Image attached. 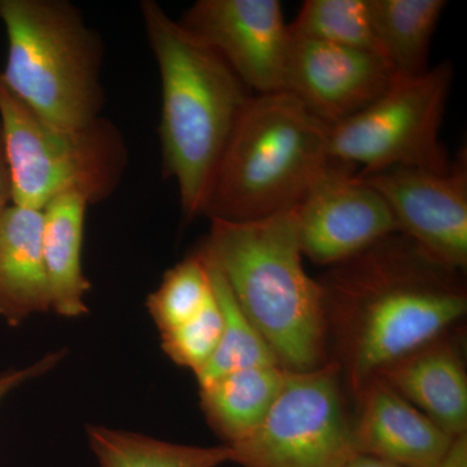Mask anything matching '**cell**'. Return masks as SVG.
I'll return each mask as SVG.
<instances>
[{
  "label": "cell",
  "instance_id": "1",
  "mask_svg": "<svg viewBox=\"0 0 467 467\" xmlns=\"http://www.w3.org/2000/svg\"><path fill=\"white\" fill-rule=\"evenodd\" d=\"M317 282L330 361L352 395L379 368L447 333L467 312L462 272L438 263L400 233L328 267Z\"/></svg>",
  "mask_w": 467,
  "mask_h": 467
},
{
  "label": "cell",
  "instance_id": "9",
  "mask_svg": "<svg viewBox=\"0 0 467 467\" xmlns=\"http://www.w3.org/2000/svg\"><path fill=\"white\" fill-rule=\"evenodd\" d=\"M303 256L335 266L399 234L391 209L356 168L331 160L296 208Z\"/></svg>",
  "mask_w": 467,
  "mask_h": 467
},
{
  "label": "cell",
  "instance_id": "27",
  "mask_svg": "<svg viewBox=\"0 0 467 467\" xmlns=\"http://www.w3.org/2000/svg\"><path fill=\"white\" fill-rule=\"evenodd\" d=\"M343 467H400L383 462V461L371 459V457L355 454Z\"/></svg>",
  "mask_w": 467,
  "mask_h": 467
},
{
  "label": "cell",
  "instance_id": "24",
  "mask_svg": "<svg viewBox=\"0 0 467 467\" xmlns=\"http://www.w3.org/2000/svg\"><path fill=\"white\" fill-rule=\"evenodd\" d=\"M66 352L64 350H57V352H51L46 355L45 358L33 362L29 367L23 368H12V370L5 371L0 374V402L7 398L8 393L16 389L21 384L29 382V380L36 379V378L48 373L57 367L58 362L64 358Z\"/></svg>",
  "mask_w": 467,
  "mask_h": 467
},
{
  "label": "cell",
  "instance_id": "17",
  "mask_svg": "<svg viewBox=\"0 0 467 467\" xmlns=\"http://www.w3.org/2000/svg\"><path fill=\"white\" fill-rule=\"evenodd\" d=\"M287 376L281 365H265L199 384L202 413L223 444H238L259 429Z\"/></svg>",
  "mask_w": 467,
  "mask_h": 467
},
{
  "label": "cell",
  "instance_id": "13",
  "mask_svg": "<svg viewBox=\"0 0 467 467\" xmlns=\"http://www.w3.org/2000/svg\"><path fill=\"white\" fill-rule=\"evenodd\" d=\"M352 420L356 453L400 467H439L454 438L401 398L379 378L371 377L355 393Z\"/></svg>",
  "mask_w": 467,
  "mask_h": 467
},
{
  "label": "cell",
  "instance_id": "16",
  "mask_svg": "<svg viewBox=\"0 0 467 467\" xmlns=\"http://www.w3.org/2000/svg\"><path fill=\"white\" fill-rule=\"evenodd\" d=\"M88 202L78 193L57 196L43 209L42 250L50 287L51 310L66 318L88 313L91 284L82 269Z\"/></svg>",
  "mask_w": 467,
  "mask_h": 467
},
{
  "label": "cell",
  "instance_id": "23",
  "mask_svg": "<svg viewBox=\"0 0 467 467\" xmlns=\"http://www.w3.org/2000/svg\"><path fill=\"white\" fill-rule=\"evenodd\" d=\"M221 333L223 315L213 292L195 317L161 334V347L174 364L189 368L198 377L213 358Z\"/></svg>",
  "mask_w": 467,
  "mask_h": 467
},
{
  "label": "cell",
  "instance_id": "22",
  "mask_svg": "<svg viewBox=\"0 0 467 467\" xmlns=\"http://www.w3.org/2000/svg\"><path fill=\"white\" fill-rule=\"evenodd\" d=\"M212 295L207 263L196 251L165 273L158 290L147 299V309L162 334L195 317Z\"/></svg>",
  "mask_w": 467,
  "mask_h": 467
},
{
  "label": "cell",
  "instance_id": "3",
  "mask_svg": "<svg viewBox=\"0 0 467 467\" xmlns=\"http://www.w3.org/2000/svg\"><path fill=\"white\" fill-rule=\"evenodd\" d=\"M199 252L288 371L330 361L321 288L303 265L295 209L248 223L212 220Z\"/></svg>",
  "mask_w": 467,
  "mask_h": 467
},
{
  "label": "cell",
  "instance_id": "21",
  "mask_svg": "<svg viewBox=\"0 0 467 467\" xmlns=\"http://www.w3.org/2000/svg\"><path fill=\"white\" fill-rule=\"evenodd\" d=\"M288 26L299 38L379 54L368 0H306Z\"/></svg>",
  "mask_w": 467,
  "mask_h": 467
},
{
  "label": "cell",
  "instance_id": "11",
  "mask_svg": "<svg viewBox=\"0 0 467 467\" xmlns=\"http://www.w3.org/2000/svg\"><path fill=\"white\" fill-rule=\"evenodd\" d=\"M180 24L207 43L250 91H285L290 26L278 0H199Z\"/></svg>",
  "mask_w": 467,
  "mask_h": 467
},
{
  "label": "cell",
  "instance_id": "10",
  "mask_svg": "<svg viewBox=\"0 0 467 467\" xmlns=\"http://www.w3.org/2000/svg\"><path fill=\"white\" fill-rule=\"evenodd\" d=\"M466 161L463 150L445 171L400 167L358 173L383 196L402 235L459 272L467 266Z\"/></svg>",
  "mask_w": 467,
  "mask_h": 467
},
{
  "label": "cell",
  "instance_id": "15",
  "mask_svg": "<svg viewBox=\"0 0 467 467\" xmlns=\"http://www.w3.org/2000/svg\"><path fill=\"white\" fill-rule=\"evenodd\" d=\"M42 230V211L9 204L0 214V318L14 327L51 310Z\"/></svg>",
  "mask_w": 467,
  "mask_h": 467
},
{
  "label": "cell",
  "instance_id": "2",
  "mask_svg": "<svg viewBox=\"0 0 467 467\" xmlns=\"http://www.w3.org/2000/svg\"><path fill=\"white\" fill-rule=\"evenodd\" d=\"M144 32L161 79L162 174L175 181L187 221L204 214L214 175L239 115L252 97L216 50L140 3Z\"/></svg>",
  "mask_w": 467,
  "mask_h": 467
},
{
  "label": "cell",
  "instance_id": "26",
  "mask_svg": "<svg viewBox=\"0 0 467 467\" xmlns=\"http://www.w3.org/2000/svg\"><path fill=\"white\" fill-rule=\"evenodd\" d=\"M9 204H12L11 180H9L7 161H5L2 134H0V214Z\"/></svg>",
  "mask_w": 467,
  "mask_h": 467
},
{
  "label": "cell",
  "instance_id": "12",
  "mask_svg": "<svg viewBox=\"0 0 467 467\" xmlns=\"http://www.w3.org/2000/svg\"><path fill=\"white\" fill-rule=\"evenodd\" d=\"M395 73L377 52L291 34L285 91L326 125L342 124L383 97Z\"/></svg>",
  "mask_w": 467,
  "mask_h": 467
},
{
  "label": "cell",
  "instance_id": "25",
  "mask_svg": "<svg viewBox=\"0 0 467 467\" xmlns=\"http://www.w3.org/2000/svg\"><path fill=\"white\" fill-rule=\"evenodd\" d=\"M439 467H467V434L453 439Z\"/></svg>",
  "mask_w": 467,
  "mask_h": 467
},
{
  "label": "cell",
  "instance_id": "5",
  "mask_svg": "<svg viewBox=\"0 0 467 467\" xmlns=\"http://www.w3.org/2000/svg\"><path fill=\"white\" fill-rule=\"evenodd\" d=\"M7 33L5 84L34 112L67 128L101 117L104 45L67 0H0Z\"/></svg>",
  "mask_w": 467,
  "mask_h": 467
},
{
  "label": "cell",
  "instance_id": "18",
  "mask_svg": "<svg viewBox=\"0 0 467 467\" xmlns=\"http://www.w3.org/2000/svg\"><path fill=\"white\" fill-rule=\"evenodd\" d=\"M378 50L396 79L425 75L444 0H368Z\"/></svg>",
  "mask_w": 467,
  "mask_h": 467
},
{
  "label": "cell",
  "instance_id": "6",
  "mask_svg": "<svg viewBox=\"0 0 467 467\" xmlns=\"http://www.w3.org/2000/svg\"><path fill=\"white\" fill-rule=\"evenodd\" d=\"M0 134L11 180L12 204L43 211L64 193L88 204L110 198L130 161L115 122L101 116L81 128L43 119L0 76Z\"/></svg>",
  "mask_w": 467,
  "mask_h": 467
},
{
  "label": "cell",
  "instance_id": "4",
  "mask_svg": "<svg viewBox=\"0 0 467 467\" xmlns=\"http://www.w3.org/2000/svg\"><path fill=\"white\" fill-rule=\"evenodd\" d=\"M328 128L288 92L252 95L227 140L202 216L248 223L296 208L331 161Z\"/></svg>",
  "mask_w": 467,
  "mask_h": 467
},
{
  "label": "cell",
  "instance_id": "19",
  "mask_svg": "<svg viewBox=\"0 0 467 467\" xmlns=\"http://www.w3.org/2000/svg\"><path fill=\"white\" fill-rule=\"evenodd\" d=\"M88 439L100 467H220L232 462V450L174 444L135 432L88 426Z\"/></svg>",
  "mask_w": 467,
  "mask_h": 467
},
{
  "label": "cell",
  "instance_id": "7",
  "mask_svg": "<svg viewBox=\"0 0 467 467\" xmlns=\"http://www.w3.org/2000/svg\"><path fill=\"white\" fill-rule=\"evenodd\" d=\"M453 77L444 61L416 78L398 79L368 109L328 128V156L361 167L358 174L400 167L448 171L453 161L441 131Z\"/></svg>",
  "mask_w": 467,
  "mask_h": 467
},
{
  "label": "cell",
  "instance_id": "8",
  "mask_svg": "<svg viewBox=\"0 0 467 467\" xmlns=\"http://www.w3.org/2000/svg\"><path fill=\"white\" fill-rule=\"evenodd\" d=\"M230 450L241 467L346 465L358 453L339 367L328 361L315 370L288 371L259 429Z\"/></svg>",
  "mask_w": 467,
  "mask_h": 467
},
{
  "label": "cell",
  "instance_id": "14",
  "mask_svg": "<svg viewBox=\"0 0 467 467\" xmlns=\"http://www.w3.org/2000/svg\"><path fill=\"white\" fill-rule=\"evenodd\" d=\"M373 377L410 402L451 438L467 434V374L460 344L444 333Z\"/></svg>",
  "mask_w": 467,
  "mask_h": 467
},
{
  "label": "cell",
  "instance_id": "20",
  "mask_svg": "<svg viewBox=\"0 0 467 467\" xmlns=\"http://www.w3.org/2000/svg\"><path fill=\"white\" fill-rule=\"evenodd\" d=\"M205 263L211 275L214 296L223 315V333L213 358L196 377L198 383L208 382L243 368L279 365L264 337L239 308L216 267L212 266L207 260Z\"/></svg>",
  "mask_w": 467,
  "mask_h": 467
}]
</instances>
